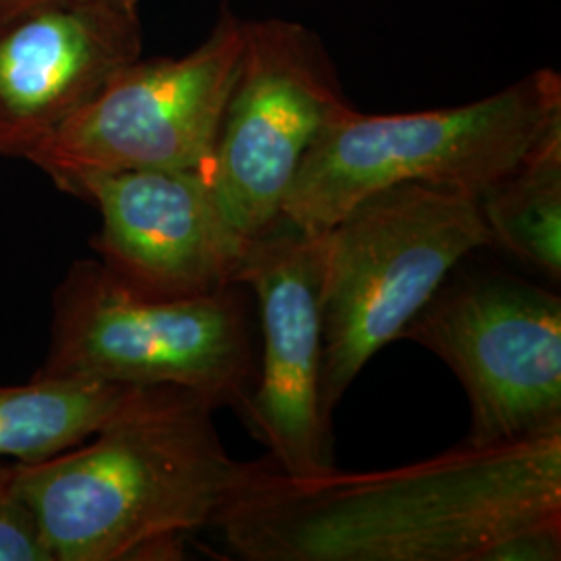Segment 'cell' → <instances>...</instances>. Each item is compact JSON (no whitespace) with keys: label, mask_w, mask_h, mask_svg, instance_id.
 I'll use <instances>...</instances> for the list:
<instances>
[{"label":"cell","mask_w":561,"mask_h":561,"mask_svg":"<svg viewBox=\"0 0 561 561\" xmlns=\"http://www.w3.org/2000/svg\"><path fill=\"white\" fill-rule=\"evenodd\" d=\"M322 279L324 231L280 217L248 241L240 283L256 298L261 347L245 426L277 470L304 479L337 468L321 405Z\"/></svg>","instance_id":"9c48e42d"},{"label":"cell","mask_w":561,"mask_h":561,"mask_svg":"<svg viewBox=\"0 0 561 561\" xmlns=\"http://www.w3.org/2000/svg\"><path fill=\"white\" fill-rule=\"evenodd\" d=\"M11 466H13V463H4V461H0V479L11 470Z\"/></svg>","instance_id":"2e32d148"},{"label":"cell","mask_w":561,"mask_h":561,"mask_svg":"<svg viewBox=\"0 0 561 561\" xmlns=\"http://www.w3.org/2000/svg\"><path fill=\"white\" fill-rule=\"evenodd\" d=\"M213 526L248 561H558L561 433L379 472L254 461Z\"/></svg>","instance_id":"6da1fadb"},{"label":"cell","mask_w":561,"mask_h":561,"mask_svg":"<svg viewBox=\"0 0 561 561\" xmlns=\"http://www.w3.org/2000/svg\"><path fill=\"white\" fill-rule=\"evenodd\" d=\"M140 44L138 0H57L0 21V154L25 159Z\"/></svg>","instance_id":"8fae6325"},{"label":"cell","mask_w":561,"mask_h":561,"mask_svg":"<svg viewBox=\"0 0 561 561\" xmlns=\"http://www.w3.org/2000/svg\"><path fill=\"white\" fill-rule=\"evenodd\" d=\"M69 194L92 202L102 266L152 298H190L240 283L248 241L225 219L204 171L88 175Z\"/></svg>","instance_id":"30bf717a"},{"label":"cell","mask_w":561,"mask_h":561,"mask_svg":"<svg viewBox=\"0 0 561 561\" xmlns=\"http://www.w3.org/2000/svg\"><path fill=\"white\" fill-rule=\"evenodd\" d=\"M354 106L304 25L245 21L238 73L206 180L229 225L252 240L280 219L304 157Z\"/></svg>","instance_id":"ba28073f"},{"label":"cell","mask_w":561,"mask_h":561,"mask_svg":"<svg viewBox=\"0 0 561 561\" xmlns=\"http://www.w3.org/2000/svg\"><path fill=\"white\" fill-rule=\"evenodd\" d=\"M477 202L491 248L560 287L561 125Z\"/></svg>","instance_id":"4fadbf2b"},{"label":"cell","mask_w":561,"mask_h":561,"mask_svg":"<svg viewBox=\"0 0 561 561\" xmlns=\"http://www.w3.org/2000/svg\"><path fill=\"white\" fill-rule=\"evenodd\" d=\"M561 125V80L539 69L481 101L401 115L356 108L304 157L280 217L324 231L358 202L401 183L481 196Z\"/></svg>","instance_id":"3957f363"},{"label":"cell","mask_w":561,"mask_h":561,"mask_svg":"<svg viewBox=\"0 0 561 561\" xmlns=\"http://www.w3.org/2000/svg\"><path fill=\"white\" fill-rule=\"evenodd\" d=\"M491 248L474 194L401 183L324 229L321 405L333 422L347 389L477 250Z\"/></svg>","instance_id":"5b68a950"},{"label":"cell","mask_w":561,"mask_h":561,"mask_svg":"<svg viewBox=\"0 0 561 561\" xmlns=\"http://www.w3.org/2000/svg\"><path fill=\"white\" fill-rule=\"evenodd\" d=\"M463 262V261H461ZM403 329L458 377L477 447L561 433V298L493 268H461Z\"/></svg>","instance_id":"8992f818"},{"label":"cell","mask_w":561,"mask_h":561,"mask_svg":"<svg viewBox=\"0 0 561 561\" xmlns=\"http://www.w3.org/2000/svg\"><path fill=\"white\" fill-rule=\"evenodd\" d=\"M0 561H57L34 507L15 482V463L0 479Z\"/></svg>","instance_id":"5bb4252c"},{"label":"cell","mask_w":561,"mask_h":561,"mask_svg":"<svg viewBox=\"0 0 561 561\" xmlns=\"http://www.w3.org/2000/svg\"><path fill=\"white\" fill-rule=\"evenodd\" d=\"M250 304L241 283L190 298L144 296L99 259H81L53 291L48 347L36 373L180 387L245 424L259 379Z\"/></svg>","instance_id":"277c9868"},{"label":"cell","mask_w":561,"mask_h":561,"mask_svg":"<svg viewBox=\"0 0 561 561\" xmlns=\"http://www.w3.org/2000/svg\"><path fill=\"white\" fill-rule=\"evenodd\" d=\"M46 2H57V0H0V21L9 20L11 15H18L21 11L41 7Z\"/></svg>","instance_id":"9a60e30c"},{"label":"cell","mask_w":561,"mask_h":561,"mask_svg":"<svg viewBox=\"0 0 561 561\" xmlns=\"http://www.w3.org/2000/svg\"><path fill=\"white\" fill-rule=\"evenodd\" d=\"M215 412L187 389L141 387L92 439L15 463L55 560H181L248 470L229 456Z\"/></svg>","instance_id":"7a4b0ae2"},{"label":"cell","mask_w":561,"mask_h":561,"mask_svg":"<svg viewBox=\"0 0 561 561\" xmlns=\"http://www.w3.org/2000/svg\"><path fill=\"white\" fill-rule=\"evenodd\" d=\"M245 21L225 11L181 59L123 67L25 157L69 192L88 175L204 171L238 73Z\"/></svg>","instance_id":"52a82bcc"},{"label":"cell","mask_w":561,"mask_h":561,"mask_svg":"<svg viewBox=\"0 0 561 561\" xmlns=\"http://www.w3.org/2000/svg\"><path fill=\"white\" fill-rule=\"evenodd\" d=\"M141 387L34 375L0 385V461L41 463L92 439Z\"/></svg>","instance_id":"7c38bea8"}]
</instances>
